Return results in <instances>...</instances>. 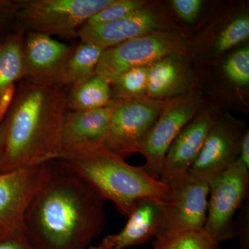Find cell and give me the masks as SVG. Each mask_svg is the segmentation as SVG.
I'll return each instance as SVG.
<instances>
[{"instance_id":"cell-6","label":"cell","mask_w":249,"mask_h":249,"mask_svg":"<svg viewBox=\"0 0 249 249\" xmlns=\"http://www.w3.org/2000/svg\"><path fill=\"white\" fill-rule=\"evenodd\" d=\"M186 40L174 33L157 31L105 49L95 75L110 85L124 72L138 67H149L160 59L186 52Z\"/></svg>"},{"instance_id":"cell-21","label":"cell","mask_w":249,"mask_h":249,"mask_svg":"<svg viewBox=\"0 0 249 249\" xmlns=\"http://www.w3.org/2000/svg\"><path fill=\"white\" fill-rule=\"evenodd\" d=\"M147 68L134 67L118 77L111 84L113 101L146 96Z\"/></svg>"},{"instance_id":"cell-23","label":"cell","mask_w":249,"mask_h":249,"mask_svg":"<svg viewBox=\"0 0 249 249\" xmlns=\"http://www.w3.org/2000/svg\"><path fill=\"white\" fill-rule=\"evenodd\" d=\"M145 4V1L139 0H112L110 4L93 15L83 25L95 26L114 22L142 9Z\"/></svg>"},{"instance_id":"cell-32","label":"cell","mask_w":249,"mask_h":249,"mask_svg":"<svg viewBox=\"0 0 249 249\" xmlns=\"http://www.w3.org/2000/svg\"><path fill=\"white\" fill-rule=\"evenodd\" d=\"M5 142H6V137H5V128L4 122H2L0 123V164H1L3 155H4Z\"/></svg>"},{"instance_id":"cell-26","label":"cell","mask_w":249,"mask_h":249,"mask_svg":"<svg viewBox=\"0 0 249 249\" xmlns=\"http://www.w3.org/2000/svg\"><path fill=\"white\" fill-rule=\"evenodd\" d=\"M173 9L181 19L187 22L194 21L200 11L201 0H173Z\"/></svg>"},{"instance_id":"cell-1","label":"cell","mask_w":249,"mask_h":249,"mask_svg":"<svg viewBox=\"0 0 249 249\" xmlns=\"http://www.w3.org/2000/svg\"><path fill=\"white\" fill-rule=\"evenodd\" d=\"M104 202L59 160L49 162L24 216L26 237L35 249H87L103 231Z\"/></svg>"},{"instance_id":"cell-24","label":"cell","mask_w":249,"mask_h":249,"mask_svg":"<svg viewBox=\"0 0 249 249\" xmlns=\"http://www.w3.org/2000/svg\"><path fill=\"white\" fill-rule=\"evenodd\" d=\"M249 36V18L242 16L236 18L219 34L216 41V50L219 53L226 52L248 38Z\"/></svg>"},{"instance_id":"cell-13","label":"cell","mask_w":249,"mask_h":249,"mask_svg":"<svg viewBox=\"0 0 249 249\" xmlns=\"http://www.w3.org/2000/svg\"><path fill=\"white\" fill-rule=\"evenodd\" d=\"M218 120L213 111H198L170 145L165 156L160 180L168 183L185 175L197 158L210 129Z\"/></svg>"},{"instance_id":"cell-14","label":"cell","mask_w":249,"mask_h":249,"mask_svg":"<svg viewBox=\"0 0 249 249\" xmlns=\"http://www.w3.org/2000/svg\"><path fill=\"white\" fill-rule=\"evenodd\" d=\"M160 24L158 15L144 6L114 22L95 26L83 25L77 36L82 42L94 44L106 49L157 31Z\"/></svg>"},{"instance_id":"cell-10","label":"cell","mask_w":249,"mask_h":249,"mask_svg":"<svg viewBox=\"0 0 249 249\" xmlns=\"http://www.w3.org/2000/svg\"><path fill=\"white\" fill-rule=\"evenodd\" d=\"M200 103L196 97L183 96L167 101L139 153L145 158L144 169L160 179L165 156L181 129L196 116Z\"/></svg>"},{"instance_id":"cell-19","label":"cell","mask_w":249,"mask_h":249,"mask_svg":"<svg viewBox=\"0 0 249 249\" xmlns=\"http://www.w3.org/2000/svg\"><path fill=\"white\" fill-rule=\"evenodd\" d=\"M104 51L99 46L80 41L73 48L67 62L65 88H72L95 76V70Z\"/></svg>"},{"instance_id":"cell-30","label":"cell","mask_w":249,"mask_h":249,"mask_svg":"<svg viewBox=\"0 0 249 249\" xmlns=\"http://www.w3.org/2000/svg\"><path fill=\"white\" fill-rule=\"evenodd\" d=\"M0 249H35L26 236L0 241Z\"/></svg>"},{"instance_id":"cell-2","label":"cell","mask_w":249,"mask_h":249,"mask_svg":"<svg viewBox=\"0 0 249 249\" xmlns=\"http://www.w3.org/2000/svg\"><path fill=\"white\" fill-rule=\"evenodd\" d=\"M67 110L65 87L23 83L3 121L6 142L0 173L58 160Z\"/></svg>"},{"instance_id":"cell-31","label":"cell","mask_w":249,"mask_h":249,"mask_svg":"<svg viewBox=\"0 0 249 249\" xmlns=\"http://www.w3.org/2000/svg\"><path fill=\"white\" fill-rule=\"evenodd\" d=\"M240 160L249 168V132L246 131L240 144Z\"/></svg>"},{"instance_id":"cell-5","label":"cell","mask_w":249,"mask_h":249,"mask_svg":"<svg viewBox=\"0 0 249 249\" xmlns=\"http://www.w3.org/2000/svg\"><path fill=\"white\" fill-rule=\"evenodd\" d=\"M209 183L204 231L219 243L235 238L237 227L234 215L249 196V168L239 157Z\"/></svg>"},{"instance_id":"cell-28","label":"cell","mask_w":249,"mask_h":249,"mask_svg":"<svg viewBox=\"0 0 249 249\" xmlns=\"http://www.w3.org/2000/svg\"><path fill=\"white\" fill-rule=\"evenodd\" d=\"M16 88L15 83L10 85L0 95V123L4 121L6 113L14 100Z\"/></svg>"},{"instance_id":"cell-7","label":"cell","mask_w":249,"mask_h":249,"mask_svg":"<svg viewBox=\"0 0 249 249\" xmlns=\"http://www.w3.org/2000/svg\"><path fill=\"white\" fill-rule=\"evenodd\" d=\"M167 101L143 97L114 101L103 145L122 158L139 153Z\"/></svg>"},{"instance_id":"cell-11","label":"cell","mask_w":249,"mask_h":249,"mask_svg":"<svg viewBox=\"0 0 249 249\" xmlns=\"http://www.w3.org/2000/svg\"><path fill=\"white\" fill-rule=\"evenodd\" d=\"M74 47L35 32L24 34V78L36 85L65 87L67 62Z\"/></svg>"},{"instance_id":"cell-29","label":"cell","mask_w":249,"mask_h":249,"mask_svg":"<svg viewBox=\"0 0 249 249\" xmlns=\"http://www.w3.org/2000/svg\"><path fill=\"white\" fill-rule=\"evenodd\" d=\"M240 215V225L237 229V237H240L241 249H247V233H249V207L245 206Z\"/></svg>"},{"instance_id":"cell-17","label":"cell","mask_w":249,"mask_h":249,"mask_svg":"<svg viewBox=\"0 0 249 249\" xmlns=\"http://www.w3.org/2000/svg\"><path fill=\"white\" fill-rule=\"evenodd\" d=\"M181 54L160 59L147 68L146 96L162 100L180 91L186 83V71L180 61Z\"/></svg>"},{"instance_id":"cell-8","label":"cell","mask_w":249,"mask_h":249,"mask_svg":"<svg viewBox=\"0 0 249 249\" xmlns=\"http://www.w3.org/2000/svg\"><path fill=\"white\" fill-rule=\"evenodd\" d=\"M171 196L163 201L158 231L155 239L204 229L207 214L209 183L188 173L168 183Z\"/></svg>"},{"instance_id":"cell-9","label":"cell","mask_w":249,"mask_h":249,"mask_svg":"<svg viewBox=\"0 0 249 249\" xmlns=\"http://www.w3.org/2000/svg\"><path fill=\"white\" fill-rule=\"evenodd\" d=\"M49 163L0 173V241L26 236L24 216L47 178Z\"/></svg>"},{"instance_id":"cell-12","label":"cell","mask_w":249,"mask_h":249,"mask_svg":"<svg viewBox=\"0 0 249 249\" xmlns=\"http://www.w3.org/2000/svg\"><path fill=\"white\" fill-rule=\"evenodd\" d=\"M242 130L237 123L218 119L187 173L196 179L209 182L231 166L240 157L241 141L246 132Z\"/></svg>"},{"instance_id":"cell-20","label":"cell","mask_w":249,"mask_h":249,"mask_svg":"<svg viewBox=\"0 0 249 249\" xmlns=\"http://www.w3.org/2000/svg\"><path fill=\"white\" fill-rule=\"evenodd\" d=\"M24 33L16 31L0 44V95L10 85L24 78Z\"/></svg>"},{"instance_id":"cell-22","label":"cell","mask_w":249,"mask_h":249,"mask_svg":"<svg viewBox=\"0 0 249 249\" xmlns=\"http://www.w3.org/2000/svg\"><path fill=\"white\" fill-rule=\"evenodd\" d=\"M153 249H219V243L203 230L155 239Z\"/></svg>"},{"instance_id":"cell-16","label":"cell","mask_w":249,"mask_h":249,"mask_svg":"<svg viewBox=\"0 0 249 249\" xmlns=\"http://www.w3.org/2000/svg\"><path fill=\"white\" fill-rule=\"evenodd\" d=\"M112 112L113 103L90 110H67L62 127V152L92 144H103Z\"/></svg>"},{"instance_id":"cell-27","label":"cell","mask_w":249,"mask_h":249,"mask_svg":"<svg viewBox=\"0 0 249 249\" xmlns=\"http://www.w3.org/2000/svg\"><path fill=\"white\" fill-rule=\"evenodd\" d=\"M21 0H0V34L10 24H14Z\"/></svg>"},{"instance_id":"cell-4","label":"cell","mask_w":249,"mask_h":249,"mask_svg":"<svg viewBox=\"0 0 249 249\" xmlns=\"http://www.w3.org/2000/svg\"><path fill=\"white\" fill-rule=\"evenodd\" d=\"M112 0H21L16 13V31L62 37H76L93 15Z\"/></svg>"},{"instance_id":"cell-15","label":"cell","mask_w":249,"mask_h":249,"mask_svg":"<svg viewBox=\"0 0 249 249\" xmlns=\"http://www.w3.org/2000/svg\"><path fill=\"white\" fill-rule=\"evenodd\" d=\"M163 201L152 197L139 199L124 229L118 233L106 236L89 249H124L151 240L158 231Z\"/></svg>"},{"instance_id":"cell-25","label":"cell","mask_w":249,"mask_h":249,"mask_svg":"<svg viewBox=\"0 0 249 249\" xmlns=\"http://www.w3.org/2000/svg\"><path fill=\"white\" fill-rule=\"evenodd\" d=\"M224 71L232 83L246 86L249 83V49L248 47L232 54L224 65Z\"/></svg>"},{"instance_id":"cell-18","label":"cell","mask_w":249,"mask_h":249,"mask_svg":"<svg viewBox=\"0 0 249 249\" xmlns=\"http://www.w3.org/2000/svg\"><path fill=\"white\" fill-rule=\"evenodd\" d=\"M110 83L103 77L95 75L89 80L67 90V109L84 111L107 107L114 101Z\"/></svg>"},{"instance_id":"cell-3","label":"cell","mask_w":249,"mask_h":249,"mask_svg":"<svg viewBox=\"0 0 249 249\" xmlns=\"http://www.w3.org/2000/svg\"><path fill=\"white\" fill-rule=\"evenodd\" d=\"M58 160L126 217L142 198L165 201L171 196L168 183L152 178L142 166L129 165L103 143L63 152Z\"/></svg>"}]
</instances>
